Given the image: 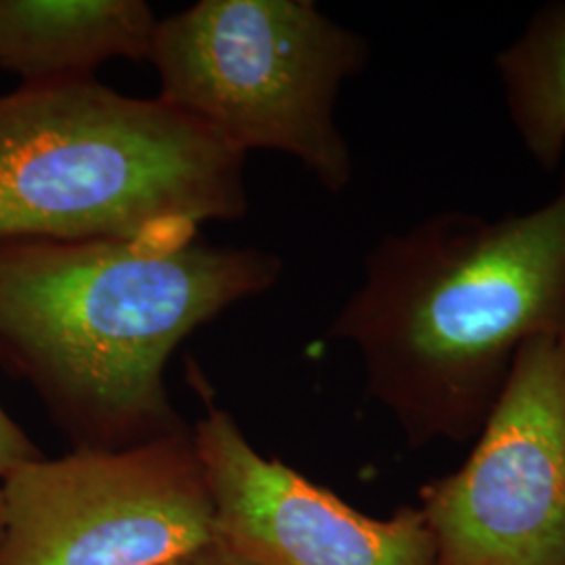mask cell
Returning a JSON list of instances; mask_svg holds the SVG:
<instances>
[{
    "instance_id": "1",
    "label": "cell",
    "mask_w": 565,
    "mask_h": 565,
    "mask_svg": "<svg viewBox=\"0 0 565 565\" xmlns=\"http://www.w3.org/2000/svg\"><path fill=\"white\" fill-rule=\"evenodd\" d=\"M281 270L270 252L203 237L0 242V364L74 448L142 445L189 427L166 387L177 348Z\"/></svg>"
},
{
    "instance_id": "2",
    "label": "cell",
    "mask_w": 565,
    "mask_h": 565,
    "mask_svg": "<svg viewBox=\"0 0 565 565\" xmlns=\"http://www.w3.org/2000/svg\"><path fill=\"white\" fill-rule=\"evenodd\" d=\"M565 333V181L490 221L445 210L390 233L329 324L408 445L476 440L525 343Z\"/></svg>"
},
{
    "instance_id": "3",
    "label": "cell",
    "mask_w": 565,
    "mask_h": 565,
    "mask_svg": "<svg viewBox=\"0 0 565 565\" xmlns=\"http://www.w3.org/2000/svg\"><path fill=\"white\" fill-rule=\"evenodd\" d=\"M247 210L245 156L158 97L95 78L0 95V242H191Z\"/></svg>"
},
{
    "instance_id": "4",
    "label": "cell",
    "mask_w": 565,
    "mask_h": 565,
    "mask_svg": "<svg viewBox=\"0 0 565 565\" xmlns=\"http://www.w3.org/2000/svg\"><path fill=\"white\" fill-rule=\"evenodd\" d=\"M158 99L233 151H279L329 193L354 177L338 97L369 42L310 0H202L158 21Z\"/></svg>"
},
{
    "instance_id": "5",
    "label": "cell",
    "mask_w": 565,
    "mask_h": 565,
    "mask_svg": "<svg viewBox=\"0 0 565 565\" xmlns=\"http://www.w3.org/2000/svg\"><path fill=\"white\" fill-rule=\"evenodd\" d=\"M0 492V565H172L221 541L191 427L41 457Z\"/></svg>"
},
{
    "instance_id": "6",
    "label": "cell",
    "mask_w": 565,
    "mask_h": 565,
    "mask_svg": "<svg viewBox=\"0 0 565 565\" xmlns=\"http://www.w3.org/2000/svg\"><path fill=\"white\" fill-rule=\"evenodd\" d=\"M417 507L436 565H565V333L525 343L469 457Z\"/></svg>"
},
{
    "instance_id": "7",
    "label": "cell",
    "mask_w": 565,
    "mask_h": 565,
    "mask_svg": "<svg viewBox=\"0 0 565 565\" xmlns=\"http://www.w3.org/2000/svg\"><path fill=\"white\" fill-rule=\"evenodd\" d=\"M203 415L191 427L214 501L216 532L249 565H436L419 507L373 518L277 457H266L235 417L191 375Z\"/></svg>"
},
{
    "instance_id": "8",
    "label": "cell",
    "mask_w": 565,
    "mask_h": 565,
    "mask_svg": "<svg viewBox=\"0 0 565 565\" xmlns=\"http://www.w3.org/2000/svg\"><path fill=\"white\" fill-rule=\"evenodd\" d=\"M158 21L142 0H0V67L23 84L90 81L107 61H149Z\"/></svg>"
},
{
    "instance_id": "9",
    "label": "cell",
    "mask_w": 565,
    "mask_h": 565,
    "mask_svg": "<svg viewBox=\"0 0 565 565\" xmlns=\"http://www.w3.org/2000/svg\"><path fill=\"white\" fill-rule=\"evenodd\" d=\"M507 114L527 156L555 170L565 153V2L539 9L494 57Z\"/></svg>"
},
{
    "instance_id": "10",
    "label": "cell",
    "mask_w": 565,
    "mask_h": 565,
    "mask_svg": "<svg viewBox=\"0 0 565 565\" xmlns=\"http://www.w3.org/2000/svg\"><path fill=\"white\" fill-rule=\"evenodd\" d=\"M41 457V448L0 404V480Z\"/></svg>"
},
{
    "instance_id": "11",
    "label": "cell",
    "mask_w": 565,
    "mask_h": 565,
    "mask_svg": "<svg viewBox=\"0 0 565 565\" xmlns=\"http://www.w3.org/2000/svg\"><path fill=\"white\" fill-rule=\"evenodd\" d=\"M172 565H249L245 559H242L233 548H228V546L224 545L223 541H218V543H214L212 546H207V548H203L200 553H195V555H191V557H186V559H181V562H177V564Z\"/></svg>"
},
{
    "instance_id": "12",
    "label": "cell",
    "mask_w": 565,
    "mask_h": 565,
    "mask_svg": "<svg viewBox=\"0 0 565 565\" xmlns=\"http://www.w3.org/2000/svg\"><path fill=\"white\" fill-rule=\"evenodd\" d=\"M0 539H2V492H0Z\"/></svg>"
}]
</instances>
